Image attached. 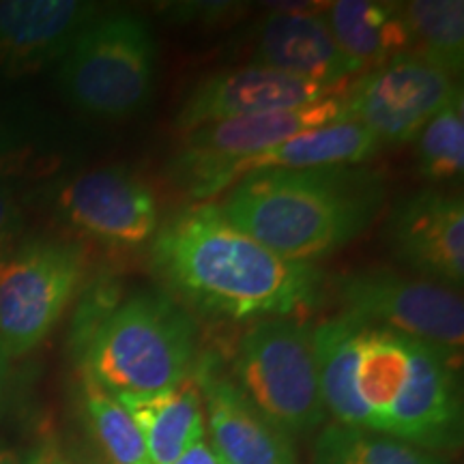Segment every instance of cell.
Wrapping results in <instances>:
<instances>
[{
  "instance_id": "obj_3",
  "label": "cell",
  "mask_w": 464,
  "mask_h": 464,
  "mask_svg": "<svg viewBox=\"0 0 464 464\" xmlns=\"http://www.w3.org/2000/svg\"><path fill=\"white\" fill-rule=\"evenodd\" d=\"M194 318L164 293L116 301L80 342L84 374L114 396L168 390L196 363Z\"/></svg>"
},
{
  "instance_id": "obj_21",
  "label": "cell",
  "mask_w": 464,
  "mask_h": 464,
  "mask_svg": "<svg viewBox=\"0 0 464 464\" xmlns=\"http://www.w3.org/2000/svg\"><path fill=\"white\" fill-rule=\"evenodd\" d=\"M417 170L434 183H460L464 172L462 89L428 121L417 136Z\"/></svg>"
},
{
  "instance_id": "obj_15",
  "label": "cell",
  "mask_w": 464,
  "mask_h": 464,
  "mask_svg": "<svg viewBox=\"0 0 464 464\" xmlns=\"http://www.w3.org/2000/svg\"><path fill=\"white\" fill-rule=\"evenodd\" d=\"M100 15V5L80 0H0V61L15 69L61 61Z\"/></svg>"
},
{
  "instance_id": "obj_13",
  "label": "cell",
  "mask_w": 464,
  "mask_h": 464,
  "mask_svg": "<svg viewBox=\"0 0 464 464\" xmlns=\"http://www.w3.org/2000/svg\"><path fill=\"white\" fill-rule=\"evenodd\" d=\"M249 65L321 84L351 82L363 73L329 31L323 11L284 9L260 22Z\"/></svg>"
},
{
  "instance_id": "obj_11",
  "label": "cell",
  "mask_w": 464,
  "mask_h": 464,
  "mask_svg": "<svg viewBox=\"0 0 464 464\" xmlns=\"http://www.w3.org/2000/svg\"><path fill=\"white\" fill-rule=\"evenodd\" d=\"M387 241L400 263L423 280L462 288L464 202L437 188L402 196L387 218Z\"/></svg>"
},
{
  "instance_id": "obj_8",
  "label": "cell",
  "mask_w": 464,
  "mask_h": 464,
  "mask_svg": "<svg viewBox=\"0 0 464 464\" xmlns=\"http://www.w3.org/2000/svg\"><path fill=\"white\" fill-rule=\"evenodd\" d=\"M382 147L355 121H340L304 131L274 149L237 160H202L177 153L170 161L172 181L198 205L228 191L237 181L263 170L362 166Z\"/></svg>"
},
{
  "instance_id": "obj_5",
  "label": "cell",
  "mask_w": 464,
  "mask_h": 464,
  "mask_svg": "<svg viewBox=\"0 0 464 464\" xmlns=\"http://www.w3.org/2000/svg\"><path fill=\"white\" fill-rule=\"evenodd\" d=\"M235 376L247 402L284 437H304L323 426L312 329L295 318H265L237 346Z\"/></svg>"
},
{
  "instance_id": "obj_17",
  "label": "cell",
  "mask_w": 464,
  "mask_h": 464,
  "mask_svg": "<svg viewBox=\"0 0 464 464\" xmlns=\"http://www.w3.org/2000/svg\"><path fill=\"white\" fill-rule=\"evenodd\" d=\"M142 434L150 464H172L205 440L207 421L194 370L181 382L153 393L116 396Z\"/></svg>"
},
{
  "instance_id": "obj_14",
  "label": "cell",
  "mask_w": 464,
  "mask_h": 464,
  "mask_svg": "<svg viewBox=\"0 0 464 464\" xmlns=\"http://www.w3.org/2000/svg\"><path fill=\"white\" fill-rule=\"evenodd\" d=\"M200 382L211 448L222 464H299L290 439L276 430L247 402L235 382L216 374L211 363L194 368Z\"/></svg>"
},
{
  "instance_id": "obj_28",
  "label": "cell",
  "mask_w": 464,
  "mask_h": 464,
  "mask_svg": "<svg viewBox=\"0 0 464 464\" xmlns=\"http://www.w3.org/2000/svg\"><path fill=\"white\" fill-rule=\"evenodd\" d=\"M0 464H31V458H22L17 451L0 445Z\"/></svg>"
},
{
  "instance_id": "obj_20",
  "label": "cell",
  "mask_w": 464,
  "mask_h": 464,
  "mask_svg": "<svg viewBox=\"0 0 464 464\" xmlns=\"http://www.w3.org/2000/svg\"><path fill=\"white\" fill-rule=\"evenodd\" d=\"M413 52L432 65L458 75L464 65V3L462 0H413L402 3Z\"/></svg>"
},
{
  "instance_id": "obj_1",
  "label": "cell",
  "mask_w": 464,
  "mask_h": 464,
  "mask_svg": "<svg viewBox=\"0 0 464 464\" xmlns=\"http://www.w3.org/2000/svg\"><path fill=\"white\" fill-rule=\"evenodd\" d=\"M153 269L196 310L232 321L290 318L321 305L314 263L288 260L232 226L218 205H191L160 226Z\"/></svg>"
},
{
  "instance_id": "obj_9",
  "label": "cell",
  "mask_w": 464,
  "mask_h": 464,
  "mask_svg": "<svg viewBox=\"0 0 464 464\" xmlns=\"http://www.w3.org/2000/svg\"><path fill=\"white\" fill-rule=\"evenodd\" d=\"M458 91L456 75L417 52H406L353 80L346 91V112L348 119L372 133L381 147L402 144L415 140Z\"/></svg>"
},
{
  "instance_id": "obj_23",
  "label": "cell",
  "mask_w": 464,
  "mask_h": 464,
  "mask_svg": "<svg viewBox=\"0 0 464 464\" xmlns=\"http://www.w3.org/2000/svg\"><path fill=\"white\" fill-rule=\"evenodd\" d=\"M22 228V208L15 183L11 177H0V260L14 252V241Z\"/></svg>"
},
{
  "instance_id": "obj_26",
  "label": "cell",
  "mask_w": 464,
  "mask_h": 464,
  "mask_svg": "<svg viewBox=\"0 0 464 464\" xmlns=\"http://www.w3.org/2000/svg\"><path fill=\"white\" fill-rule=\"evenodd\" d=\"M31 464H73L67 456H63L56 448H44L31 456Z\"/></svg>"
},
{
  "instance_id": "obj_18",
  "label": "cell",
  "mask_w": 464,
  "mask_h": 464,
  "mask_svg": "<svg viewBox=\"0 0 464 464\" xmlns=\"http://www.w3.org/2000/svg\"><path fill=\"white\" fill-rule=\"evenodd\" d=\"M323 15L342 52L362 65L363 73L413 52L402 3L338 0L327 5Z\"/></svg>"
},
{
  "instance_id": "obj_2",
  "label": "cell",
  "mask_w": 464,
  "mask_h": 464,
  "mask_svg": "<svg viewBox=\"0 0 464 464\" xmlns=\"http://www.w3.org/2000/svg\"><path fill=\"white\" fill-rule=\"evenodd\" d=\"M382 202L385 181L362 164L247 174L218 207L277 256L312 263L368 230Z\"/></svg>"
},
{
  "instance_id": "obj_16",
  "label": "cell",
  "mask_w": 464,
  "mask_h": 464,
  "mask_svg": "<svg viewBox=\"0 0 464 464\" xmlns=\"http://www.w3.org/2000/svg\"><path fill=\"white\" fill-rule=\"evenodd\" d=\"M340 121H351L346 112V92L305 108L241 116V119L198 127L188 131L179 153L202 160L247 158L260 150L274 149L299 133Z\"/></svg>"
},
{
  "instance_id": "obj_24",
  "label": "cell",
  "mask_w": 464,
  "mask_h": 464,
  "mask_svg": "<svg viewBox=\"0 0 464 464\" xmlns=\"http://www.w3.org/2000/svg\"><path fill=\"white\" fill-rule=\"evenodd\" d=\"M26 133L20 127L0 119V177H9L11 168L26 150Z\"/></svg>"
},
{
  "instance_id": "obj_22",
  "label": "cell",
  "mask_w": 464,
  "mask_h": 464,
  "mask_svg": "<svg viewBox=\"0 0 464 464\" xmlns=\"http://www.w3.org/2000/svg\"><path fill=\"white\" fill-rule=\"evenodd\" d=\"M84 413L103 456L116 464H150L142 434L114 393L84 374Z\"/></svg>"
},
{
  "instance_id": "obj_29",
  "label": "cell",
  "mask_w": 464,
  "mask_h": 464,
  "mask_svg": "<svg viewBox=\"0 0 464 464\" xmlns=\"http://www.w3.org/2000/svg\"><path fill=\"white\" fill-rule=\"evenodd\" d=\"M92 464H116V462H112V460H108V458H106V456H102V458H97V460H95V462H92Z\"/></svg>"
},
{
  "instance_id": "obj_12",
  "label": "cell",
  "mask_w": 464,
  "mask_h": 464,
  "mask_svg": "<svg viewBox=\"0 0 464 464\" xmlns=\"http://www.w3.org/2000/svg\"><path fill=\"white\" fill-rule=\"evenodd\" d=\"M58 208L73 228L112 246H142L160 228L153 189L123 166L78 174L58 191Z\"/></svg>"
},
{
  "instance_id": "obj_27",
  "label": "cell",
  "mask_w": 464,
  "mask_h": 464,
  "mask_svg": "<svg viewBox=\"0 0 464 464\" xmlns=\"http://www.w3.org/2000/svg\"><path fill=\"white\" fill-rule=\"evenodd\" d=\"M9 376H11V359L5 355L3 348H0V406H3L5 396H7Z\"/></svg>"
},
{
  "instance_id": "obj_7",
  "label": "cell",
  "mask_w": 464,
  "mask_h": 464,
  "mask_svg": "<svg viewBox=\"0 0 464 464\" xmlns=\"http://www.w3.org/2000/svg\"><path fill=\"white\" fill-rule=\"evenodd\" d=\"M335 290L344 316L428 342L462 359L464 304L456 290L387 269L342 277Z\"/></svg>"
},
{
  "instance_id": "obj_19",
  "label": "cell",
  "mask_w": 464,
  "mask_h": 464,
  "mask_svg": "<svg viewBox=\"0 0 464 464\" xmlns=\"http://www.w3.org/2000/svg\"><path fill=\"white\" fill-rule=\"evenodd\" d=\"M312 464H448L439 454L362 428L329 423L318 434Z\"/></svg>"
},
{
  "instance_id": "obj_25",
  "label": "cell",
  "mask_w": 464,
  "mask_h": 464,
  "mask_svg": "<svg viewBox=\"0 0 464 464\" xmlns=\"http://www.w3.org/2000/svg\"><path fill=\"white\" fill-rule=\"evenodd\" d=\"M172 464H222L219 462V458L216 456V451L205 440H200V443H196L194 448H189L185 454L179 458V460H174Z\"/></svg>"
},
{
  "instance_id": "obj_6",
  "label": "cell",
  "mask_w": 464,
  "mask_h": 464,
  "mask_svg": "<svg viewBox=\"0 0 464 464\" xmlns=\"http://www.w3.org/2000/svg\"><path fill=\"white\" fill-rule=\"evenodd\" d=\"M75 243L31 241L0 260V348L9 359L31 353L52 334L84 276Z\"/></svg>"
},
{
  "instance_id": "obj_10",
  "label": "cell",
  "mask_w": 464,
  "mask_h": 464,
  "mask_svg": "<svg viewBox=\"0 0 464 464\" xmlns=\"http://www.w3.org/2000/svg\"><path fill=\"white\" fill-rule=\"evenodd\" d=\"M351 82H310L256 65L228 69L208 75L189 91L177 114V127L188 133L219 121L305 108L329 97L344 95Z\"/></svg>"
},
{
  "instance_id": "obj_4",
  "label": "cell",
  "mask_w": 464,
  "mask_h": 464,
  "mask_svg": "<svg viewBox=\"0 0 464 464\" xmlns=\"http://www.w3.org/2000/svg\"><path fill=\"white\" fill-rule=\"evenodd\" d=\"M158 72V42L142 17L102 14L58 61V89L80 112L130 119L147 106Z\"/></svg>"
}]
</instances>
